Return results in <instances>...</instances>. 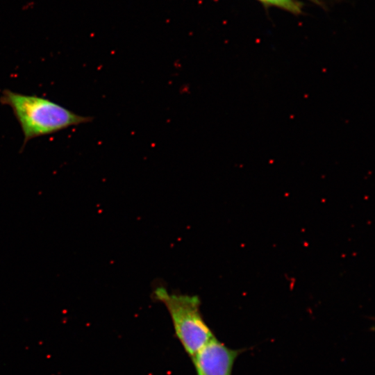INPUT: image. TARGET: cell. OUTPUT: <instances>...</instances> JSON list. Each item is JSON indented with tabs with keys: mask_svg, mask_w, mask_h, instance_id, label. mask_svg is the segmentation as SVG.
<instances>
[{
	"mask_svg": "<svg viewBox=\"0 0 375 375\" xmlns=\"http://www.w3.org/2000/svg\"><path fill=\"white\" fill-rule=\"evenodd\" d=\"M196 371L197 375H203L199 369H196Z\"/></svg>",
	"mask_w": 375,
	"mask_h": 375,
	"instance_id": "5b68a950",
	"label": "cell"
},
{
	"mask_svg": "<svg viewBox=\"0 0 375 375\" xmlns=\"http://www.w3.org/2000/svg\"><path fill=\"white\" fill-rule=\"evenodd\" d=\"M239 351L227 347L215 337L201 347L192 358L203 375H231Z\"/></svg>",
	"mask_w": 375,
	"mask_h": 375,
	"instance_id": "3957f363",
	"label": "cell"
},
{
	"mask_svg": "<svg viewBox=\"0 0 375 375\" xmlns=\"http://www.w3.org/2000/svg\"><path fill=\"white\" fill-rule=\"evenodd\" d=\"M153 295L167 308L176 337L192 358L215 337L201 315L199 298L197 295L169 292L162 286L157 287Z\"/></svg>",
	"mask_w": 375,
	"mask_h": 375,
	"instance_id": "7a4b0ae2",
	"label": "cell"
},
{
	"mask_svg": "<svg viewBox=\"0 0 375 375\" xmlns=\"http://www.w3.org/2000/svg\"><path fill=\"white\" fill-rule=\"evenodd\" d=\"M259 1L274 6L294 14L301 12L302 4L297 0H258Z\"/></svg>",
	"mask_w": 375,
	"mask_h": 375,
	"instance_id": "277c9868",
	"label": "cell"
},
{
	"mask_svg": "<svg viewBox=\"0 0 375 375\" xmlns=\"http://www.w3.org/2000/svg\"><path fill=\"white\" fill-rule=\"evenodd\" d=\"M310 1H314V2H317V3L319 2L318 0H310Z\"/></svg>",
	"mask_w": 375,
	"mask_h": 375,
	"instance_id": "8992f818",
	"label": "cell"
},
{
	"mask_svg": "<svg viewBox=\"0 0 375 375\" xmlns=\"http://www.w3.org/2000/svg\"><path fill=\"white\" fill-rule=\"evenodd\" d=\"M0 103L11 108L20 125L24 134L22 149L33 138L92 121V117L79 115L47 98L9 89L2 91Z\"/></svg>",
	"mask_w": 375,
	"mask_h": 375,
	"instance_id": "6da1fadb",
	"label": "cell"
}]
</instances>
